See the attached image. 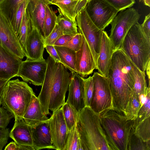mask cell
I'll return each mask as SVG.
<instances>
[{"mask_svg": "<svg viewBox=\"0 0 150 150\" xmlns=\"http://www.w3.org/2000/svg\"><path fill=\"white\" fill-rule=\"evenodd\" d=\"M144 4L146 6L150 7V0H143Z\"/></svg>", "mask_w": 150, "mask_h": 150, "instance_id": "c3c4849f", "label": "cell"}, {"mask_svg": "<svg viewBox=\"0 0 150 150\" xmlns=\"http://www.w3.org/2000/svg\"><path fill=\"white\" fill-rule=\"evenodd\" d=\"M25 0H2L0 2V10L12 24L20 4Z\"/></svg>", "mask_w": 150, "mask_h": 150, "instance_id": "f546056e", "label": "cell"}, {"mask_svg": "<svg viewBox=\"0 0 150 150\" xmlns=\"http://www.w3.org/2000/svg\"><path fill=\"white\" fill-rule=\"evenodd\" d=\"M58 11L59 14L57 17L56 23L60 27L64 35L74 36L78 33L76 22L71 21Z\"/></svg>", "mask_w": 150, "mask_h": 150, "instance_id": "f1b7e54d", "label": "cell"}, {"mask_svg": "<svg viewBox=\"0 0 150 150\" xmlns=\"http://www.w3.org/2000/svg\"><path fill=\"white\" fill-rule=\"evenodd\" d=\"M73 37L69 35H63L57 40L54 45L62 46L69 41Z\"/></svg>", "mask_w": 150, "mask_h": 150, "instance_id": "f6af8a7d", "label": "cell"}, {"mask_svg": "<svg viewBox=\"0 0 150 150\" xmlns=\"http://www.w3.org/2000/svg\"><path fill=\"white\" fill-rule=\"evenodd\" d=\"M9 80L5 79H0V92L3 91L4 88Z\"/></svg>", "mask_w": 150, "mask_h": 150, "instance_id": "bcb514c9", "label": "cell"}, {"mask_svg": "<svg viewBox=\"0 0 150 150\" xmlns=\"http://www.w3.org/2000/svg\"><path fill=\"white\" fill-rule=\"evenodd\" d=\"M33 147L35 150L54 149L53 145L49 119L31 126Z\"/></svg>", "mask_w": 150, "mask_h": 150, "instance_id": "2e32d148", "label": "cell"}, {"mask_svg": "<svg viewBox=\"0 0 150 150\" xmlns=\"http://www.w3.org/2000/svg\"><path fill=\"white\" fill-rule=\"evenodd\" d=\"M0 45L19 58L23 59L25 57L11 22L0 10Z\"/></svg>", "mask_w": 150, "mask_h": 150, "instance_id": "8fae6325", "label": "cell"}, {"mask_svg": "<svg viewBox=\"0 0 150 150\" xmlns=\"http://www.w3.org/2000/svg\"><path fill=\"white\" fill-rule=\"evenodd\" d=\"M82 42V35L78 33L68 42L62 46L69 48L76 52L81 48Z\"/></svg>", "mask_w": 150, "mask_h": 150, "instance_id": "ab89813d", "label": "cell"}, {"mask_svg": "<svg viewBox=\"0 0 150 150\" xmlns=\"http://www.w3.org/2000/svg\"><path fill=\"white\" fill-rule=\"evenodd\" d=\"M47 61L26 59L22 61L17 76L35 86H42L47 68Z\"/></svg>", "mask_w": 150, "mask_h": 150, "instance_id": "7c38bea8", "label": "cell"}, {"mask_svg": "<svg viewBox=\"0 0 150 150\" xmlns=\"http://www.w3.org/2000/svg\"><path fill=\"white\" fill-rule=\"evenodd\" d=\"M101 125L112 150H128L130 137L134 132V120L113 108L100 114Z\"/></svg>", "mask_w": 150, "mask_h": 150, "instance_id": "3957f363", "label": "cell"}, {"mask_svg": "<svg viewBox=\"0 0 150 150\" xmlns=\"http://www.w3.org/2000/svg\"><path fill=\"white\" fill-rule=\"evenodd\" d=\"M114 51L113 45L109 37L105 31L103 30L97 69L99 74L106 77L108 76Z\"/></svg>", "mask_w": 150, "mask_h": 150, "instance_id": "e0dca14e", "label": "cell"}, {"mask_svg": "<svg viewBox=\"0 0 150 150\" xmlns=\"http://www.w3.org/2000/svg\"><path fill=\"white\" fill-rule=\"evenodd\" d=\"M5 150H35L33 146L18 145L11 142L5 147Z\"/></svg>", "mask_w": 150, "mask_h": 150, "instance_id": "b9f144b4", "label": "cell"}, {"mask_svg": "<svg viewBox=\"0 0 150 150\" xmlns=\"http://www.w3.org/2000/svg\"><path fill=\"white\" fill-rule=\"evenodd\" d=\"M23 118L27 124L31 126L49 119L43 112L39 100L35 94L33 95Z\"/></svg>", "mask_w": 150, "mask_h": 150, "instance_id": "603a6c76", "label": "cell"}, {"mask_svg": "<svg viewBox=\"0 0 150 150\" xmlns=\"http://www.w3.org/2000/svg\"><path fill=\"white\" fill-rule=\"evenodd\" d=\"M35 94L28 83L18 79L9 80L1 97V105L11 113L14 118H23Z\"/></svg>", "mask_w": 150, "mask_h": 150, "instance_id": "8992f818", "label": "cell"}, {"mask_svg": "<svg viewBox=\"0 0 150 150\" xmlns=\"http://www.w3.org/2000/svg\"><path fill=\"white\" fill-rule=\"evenodd\" d=\"M14 117L13 115L2 106H0V129H5Z\"/></svg>", "mask_w": 150, "mask_h": 150, "instance_id": "f35d334b", "label": "cell"}, {"mask_svg": "<svg viewBox=\"0 0 150 150\" xmlns=\"http://www.w3.org/2000/svg\"><path fill=\"white\" fill-rule=\"evenodd\" d=\"M142 107L139 96L134 91L125 113L127 119L135 120Z\"/></svg>", "mask_w": 150, "mask_h": 150, "instance_id": "1f68e13d", "label": "cell"}, {"mask_svg": "<svg viewBox=\"0 0 150 150\" xmlns=\"http://www.w3.org/2000/svg\"><path fill=\"white\" fill-rule=\"evenodd\" d=\"M141 25L144 33L147 37L150 39V13L145 16L144 22Z\"/></svg>", "mask_w": 150, "mask_h": 150, "instance_id": "7bdbcfd3", "label": "cell"}, {"mask_svg": "<svg viewBox=\"0 0 150 150\" xmlns=\"http://www.w3.org/2000/svg\"><path fill=\"white\" fill-rule=\"evenodd\" d=\"M46 61L45 76L38 98L43 112L47 115L50 114L49 110L54 112L65 103L71 75L62 63L56 62L50 56Z\"/></svg>", "mask_w": 150, "mask_h": 150, "instance_id": "7a4b0ae2", "label": "cell"}, {"mask_svg": "<svg viewBox=\"0 0 150 150\" xmlns=\"http://www.w3.org/2000/svg\"><path fill=\"white\" fill-rule=\"evenodd\" d=\"M120 48L138 69L145 71L150 61V39L138 22L129 30Z\"/></svg>", "mask_w": 150, "mask_h": 150, "instance_id": "5b68a950", "label": "cell"}, {"mask_svg": "<svg viewBox=\"0 0 150 150\" xmlns=\"http://www.w3.org/2000/svg\"><path fill=\"white\" fill-rule=\"evenodd\" d=\"M3 91H1L0 92V106H1V97Z\"/></svg>", "mask_w": 150, "mask_h": 150, "instance_id": "681fc988", "label": "cell"}, {"mask_svg": "<svg viewBox=\"0 0 150 150\" xmlns=\"http://www.w3.org/2000/svg\"><path fill=\"white\" fill-rule=\"evenodd\" d=\"M76 127L83 150H112L102 127L99 114L89 107L79 112Z\"/></svg>", "mask_w": 150, "mask_h": 150, "instance_id": "277c9868", "label": "cell"}, {"mask_svg": "<svg viewBox=\"0 0 150 150\" xmlns=\"http://www.w3.org/2000/svg\"><path fill=\"white\" fill-rule=\"evenodd\" d=\"M83 150L76 125L69 131L64 150Z\"/></svg>", "mask_w": 150, "mask_h": 150, "instance_id": "d6a6232c", "label": "cell"}, {"mask_svg": "<svg viewBox=\"0 0 150 150\" xmlns=\"http://www.w3.org/2000/svg\"><path fill=\"white\" fill-rule=\"evenodd\" d=\"M33 27L32 23L26 8L17 36L25 57L26 56L25 48L26 41L30 33L32 30Z\"/></svg>", "mask_w": 150, "mask_h": 150, "instance_id": "484cf974", "label": "cell"}, {"mask_svg": "<svg viewBox=\"0 0 150 150\" xmlns=\"http://www.w3.org/2000/svg\"><path fill=\"white\" fill-rule=\"evenodd\" d=\"M134 121V134L144 142H150V113L138 114Z\"/></svg>", "mask_w": 150, "mask_h": 150, "instance_id": "cb8c5ba5", "label": "cell"}, {"mask_svg": "<svg viewBox=\"0 0 150 150\" xmlns=\"http://www.w3.org/2000/svg\"><path fill=\"white\" fill-rule=\"evenodd\" d=\"M60 62L71 73H76V52L64 46H54Z\"/></svg>", "mask_w": 150, "mask_h": 150, "instance_id": "d4e9b609", "label": "cell"}, {"mask_svg": "<svg viewBox=\"0 0 150 150\" xmlns=\"http://www.w3.org/2000/svg\"><path fill=\"white\" fill-rule=\"evenodd\" d=\"M28 0H25L19 5L15 14L12 25L18 36L22 18Z\"/></svg>", "mask_w": 150, "mask_h": 150, "instance_id": "d590c367", "label": "cell"}, {"mask_svg": "<svg viewBox=\"0 0 150 150\" xmlns=\"http://www.w3.org/2000/svg\"><path fill=\"white\" fill-rule=\"evenodd\" d=\"M134 66L121 48L114 51L108 78L113 108L125 114L134 91Z\"/></svg>", "mask_w": 150, "mask_h": 150, "instance_id": "6da1fadb", "label": "cell"}, {"mask_svg": "<svg viewBox=\"0 0 150 150\" xmlns=\"http://www.w3.org/2000/svg\"><path fill=\"white\" fill-rule=\"evenodd\" d=\"M22 61L0 45V79L9 80L17 77Z\"/></svg>", "mask_w": 150, "mask_h": 150, "instance_id": "9a60e30c", "label": "cell"}, {"mask_svg": "<svg viewBox=\"0 0 150 150\" xmlns=\"http://www.w3.org/2000/svg\"><path fill=\"white\" fill-rule=\"evenodd\" d=\"M9 133L8 128L0 129V150H2L7 143Z\"/></svg>", "mask_w": 150, "mask_h": 150, "instance_id": "60d3db41", "label": "cell"}, {"mask_svg": "<svg viewBox=\"0 0 150 150\" xmlns=\"http://www.w3.org/2000/svg\"><path fill=\"white\" fill-rule=\"evenodd\" d=\"M84 100L85 106L90 107L94 91V81L92 76L83 78Z\"/></svg>", "mask_w": 150, "mask_h": 150, "instance_id": "836d02e7", "label": "cell"}, {"mask_svg": "<svg viewBox=\"0 0 150 150\" xmlns=\"http://www.w3.org/2000/svg\"><path fill=\"white\" fill-rule=\"evenodd\" d=\"M88 0H50V4L58 7V10L64 16L71 21L76 22L77 15L85 8Z\"/></svg>", "mask_w": 150, "mask_h": 150, "instance_id": "7402d4cb", "label": "cell"}, {"mask_svg": "<svg viewBox=\"0 0 150 150\" xmlns=\"http://www.w3.org/2000/svg\"></svg>", "mask_w": 150, "mask_h": 150, "instance_id": "db71d44e", "label": "cell"}, {"mask_svg": "<svg viewBox=\"0 0 150 150\" xmlns=\"http://www.w3.org/2000/svg\"><path fill=\"white\" fill-rule=\"evenodd\" d=\"M140 15L133 8L120 11L110 23L111 28L109 38L114 50L120 48L123 41L130 28L138 22Z\"/></svg>", "mask_w": 150, "mask_h": 150, "instance_id": "ba28073f", "label": "cell"}, {"mask_svg": "<svg viewBox=\"0 0 150 150\" xmlns=\"http://www.w3.org/2000/svg\"><path fill=\"white\" fill-rule=\"evenodd\" d=\"M134 132L129 139L128 150H150V142H144L135 135Z\"/></svg>", "mask_w": 150, "mask_h": 150, "instance_id": "e575fe53", "label": "cell"}, {"mask_svg": "<svg viewBox=\"0 0 150 150\" xmlns=\"http://www.w3.org/2000/svg\"><path fill=\"white\" fill-rule=\"evenodd\" d=\"M49 5L45 7V13L44 23V36L47 37L52 31L56 23L57 17L55 12Z\"/></svg>", "mask_w": 150, "mask_h": 150, "instance_id": "4dcf8cb0", "label": "cell"}, {"mask_svg": "<svg viewBox=\"0 0 150 150\" xmlns=\"http://www.w3.org/2000/svg\"><path fill=\"white\" fill-rule=\"evenodd\" d=\"M85 9L92 22L102 30L111 23L118 12L102 0H90Z\"/></svg>", "mask_w": 150, "mask_h": 150, "instance_id": "30bf717a", "label": "cell"}, {"mask_svg": "<svg viewBox=\"0 0 150 150\" xmlns=\"http://www.w3.org/2000/svg\"><path fill=\"white\" fill-rule=\"evenodd\" d=\"M43 39L38 29L33 26L26 42V60H39L44 59L43 56L45 47Z\"/></svg>", "mask_w": 150, "mask_h": 150, "instance_id": "ffe728a7", "label": "cell"}, {"mask_svg": "<svg viewBox=\"0 0 150 150\" xmlns=\"http://www.w3.org/2000/svg\"><path fill=\"white\" fill-rule=\"evenodd\" d=\"M50 55L55 61L60 62V60L54 45H47L45 47Z\"/></svg>", "mask_w": 150, "mask_h": 150, "instance_id": "ee69618b", "label": "cell"}, {"mask_svg": "<svg viewBox=\"0 0 150 150\" xmlns=\"http://www.w3.org/2000/svg\"><path fill=\"white\" fill-rule=\"evenodd\" d=\"M63 35L62 30L59 25L56 23L50 34L47 37L43 39L45 47L47 45H54V44L57 40Z\"/></svg>", "mask_w": 150, "mask_h": 150, "instance_id": "74e56055", "label": "cell"}, {"mask_svg": "<svg viewBox=\"0 0 150 150\" xmlns=\"http://www.w3.org/2000/svg\"><path fill=\"white\" fill-rule=\"evenodd\" d=\"M92 76L94 91L90 107L99 114L113 108L111 91L108 77L98 72H94Z\"/></svg>", "mask_w": 150, "mask_h": 150, "instance_id": "9c48e42d", "label": "cell"}, {"mask_svg": "<svg viewBox=\"0 0 150 150\" xmlns=\"http://www.w3.org/2000/svg\"><path fill=\"white\" fill-rule=\"evenodd\" d=\"M83 78L76 72L71 73L66 101L79 112L85 106Z\"/></svg>", "mask_w": 150, "mask_h": 150, "instance_id": "ac0fdd59", "label": "cell"}, {"mask_svg": "<svg viewBox=\"0 0 150 150\" xmlns=\"http://www.w3.org/2000/svg\"><path fill=\"white\" fill-rule=\"evenodd\" d=\"M90 0H88V1H89Z\"/></svg>", "mask_w": 150, "mask_h": 150, "instance_id": "f5cc1de1", "label": "cell"}, {"mask_svg": "<svg viewBox=\"0 0 150 150\" xmlns=\"http://www.w3.org/2000/svg\"><path fill=\"white\" fill-rule=\"evenodd\" d=\"M75 20L78 32L85 38L97 66L103 30L92 22L85 8L78 13Z\"/></svg>", "mask_w": 150, "mask_h": 150, "instance_id": "52a82bcc", "label": "cell"}, {"mask_svg": "<svg viewBox=\"0 0 150 150\" xmlns=\"http://www.w3.org/2000/svg\"><path fill=\"white\" fill-rule=\"evenodd\" d=\"M49 119L53 145L54 149L64 150L69 131L61 108L53 112Z\"/></svg>", "mask_w": 150, "mask_h": 150, "instance_id": "4fadbf2b", "label": "cell"}, {"mask_svg": "<svg viewBox=\"0 0 150 150\" xmlns=\"http://www.w3.org/2000/svg\"><path fill=\"white\" fill-rule=\"evenodd\" d=\"M76 73L84 78L92 74L95 69H97L90 49L83 35L81 48L76 52Z\"/></svg>", "mask_w": 150, "mask_h": 150, "instance_id": "5bb4252c", "label": "cell"}, {"mask_svg": "<svg viewBox=\"0 0 150 150\" xmlns=\"http://www.w3.org/2000/svg\"><path fill=\"white\" fill-rule=\"evenodd\" d=\"M113 7L118 12L132 7L135 3L134 0H102Z\"/></svg>", "mask_w": 150, "mask_h": 150, "instance_id": "8d00e7d4", "label": "cell"}, {"mask_svg": "<svg viewBox=\"0 0 150 150\" xmlns=\"http://www.w3.org/2000/svg\"><path fill=\"white\" fill-rule=\"evenodd\" d=\"M150 62H149L147 64L145 69V71L147 76L148 81H149V85L150 86Z\"/></svg>", "mask_w": 150, "mask_h": 150, "instance_id": "7dc6e473", "label": "cell"}, {"mask_svg": "<svg viewBox=\"0 0 150 150\" xmlns=\"http://www.w3.org/2000/svg\"><path fill=\"white\" fill-rule=\"evenodd\" d=\"M64 117L69 131L76 125L79 119V112L72 106L66 102L61 108Z\"/></svg>", "mask_w": 150, "mask_h": 150, "instance_id": "83f0119b", "label": "cell"}, {"mask_svg": "<svg viewBox=\"0 0 150 150\" xmlns=\"http://www.w3.org/2000/svg\"><path fill=\"white\" fill-rule=\"evenodd\" d=\"M2 0H0V2L2 1Z\"/></svg>", "mask_w": 150, "mask_h": 150, "instance_id": "f907efd6", "label": "cell"}, {"mask_svg": "<svg viewBox=\"0 0 150 150\" xmlns=\"http://www.w3.org/2000/svg\"><path fill=\"white\" fill-rule=\"evenodd\" d=\"M15 119L9 137L18 145L33 147L31 126L27 124L23 118Z\"/></svg>", "mask_w": 150, "mask_h": 150, "instance_id": "44dd1931", "label": "cell"}, {"mask_svg": "<svg viewBox=\"0 0 150 150\" xmlns=\"http://www.w3.org/2000/svg\"><path fill=\"white\" fill-rule=\"evenodd\" d=\"M134 91L139 96L146 95L150 92V86H147L145 71H142L135 65L134 67Z\"/></svg>", "mask_w": 150, "mask_h": 150, "instance_id": "4316f807", "label": "cell"}, {"mask_svg": "<svg viewBox=\"0 0 150 150\" xmlns=\"http://www.w3.org/2000/svg\"><path fill=\"white\" fill-rule=\"evenodd\" d=\"M50 0H28L26 7L33 26L38 29L43 38L45 7L50 5Z\"/></svg>", "mask_w": 150, "mask_h": 150, "instance_id": "d6986e66", "label": "cell"}, {"mask_svg": "<svg viewBox=\"0 0 150 150\" xmlns=\"http://www.w3.org/2000/svg\"><path fill=\"white\" fill-rule=\"evenodd\" d=\"M139 0V1H141V0Z\"/></svg>", "mask_w": 150, "mask_h": 150, "instance_id": "816d5d0a", "label": "cell"}]
</instances>
